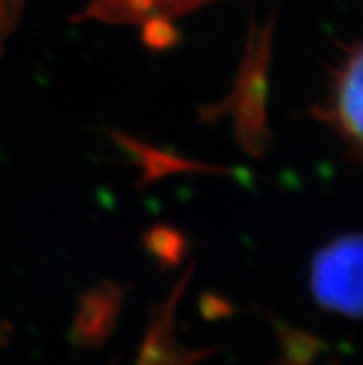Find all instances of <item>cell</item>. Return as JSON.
<instances>
[{
    "label": "cell",
    "mask_w": 363,
    "mask_h": 365,
    "mask_svg": "<svg viewBox=\"0 0 363 365\" xmlns=\"http://www.w3.org/2000/svg\"><path fill=\"white\" fill-rule=\"evenodd\" d=\"M276 15L257 23L250 17L245 37L243 56L235 73L230 91L221 101L198 108L200 123H221L230 119L234 138L247 156L262 160L272 145V134L267 115L269 71L272 58Z\"/></svg>",
    "instance_id": "obj_1"
},
{
    "label": "cell",
    "mask_w": 363,
    "mask_h": 365,
    "mask_svg": "<svg viewBox=\"0 0 363 365\" xmlns=\"http://www.w3.org/2000/svg\"><path fill=\"white\" fill-rule=\"evenodd\" d=\"M363 240L349 232L313 255L310 264V289L321 308L349 319L362 314Z\"/></svg>",
    "instance_id": "obj_2"
},
{
    "label": "cell",
    "mask_w": 363,
    "mask_h": 365,
    "mask_svg": "<svg viewBox=\"0 0 363 365\" xmlns=\"http://www.w3.org/2000/svg\"><path fill=\"white\" fill-rule=\"evenodd\" d=\"M362 93H363V46L362 41L343 46V54L330 71V89L321 104L312 106L310 113L317 123L343 141L349 156L362 160Z\"/></svg>",
    "instance_id": "obj_3"
},
{
    "label": "cell",
    "mask_w": 363,
    "mask_h": 365,
    "mask_svg": "<svg viewBox=\"0 0 363 365\" xmlns=\"http://www.w3.org/2000/svg\"><path fill=\"white\" fill-rule=\"evenodd\" d=\"M195 265L191 264L184 277L170 289L167 299L152 310L148 330L141 343L136 365H197L217 352L215 347L189 349L176 338V308L188 289Z\"/></svg>",
    "instance_id": "obj_4"
},
{
    "label": "cell",
    "mask_w": 363,
    "mask_h": 365,
    "mask_svg": "<svg viewBox=\"0 0 363 365\" xmlns=\"http://www.w3.org/2000/svg\"><path fill=\"white\" fill-rule=\"evenodd\" d=\"M126 287L113 280L93 284L78 299V310L71 324L74 347L97 349L108 341L123 312Z\"/></svg>",
    "instance_id": "obj_5"
},
{
    "label": "cell",
    "mask_w": 363,
    "mask_h": 365,
    "mask_svg": "<svg viewBox=\"0 0 363 365\" xmlns=\"http://www.w3.org/2000/svg\"><path fill=\"white\" fill-rule=\"evenodd\" d=\"M110 135L124 153L132 158V163L139 169V187H147L154 182H160L161 178L173 175L232 176V169L225 165H213V163L197 162V160L175 153H165L161 148L152 147L141 139L124 134V132H117V130H111Z\"/></svg>",
    "instance_id": "obj_6"
},
{
    "label": "cell",
    "mask_w": 363,
    "mask_h": 365,
    "mask_svg": "<svg viewBox=\"0 0 363 365\" xmlns=\"http://www.w3.org/2000/svg\"><path fill=\"white\" fill-rule=\"evenodd\" d=\"M215 0H95L76 15V21L104 24H147L154 21L173 23Z\"/></svg>",
    "instance_id": "obj_7"
},
{
    "label": "cell",
    "mask_w": 363,
    "mask_h": 365,
    "mask_svg": "<svg viewBox=\"0 0 363 365\" xmlns=\"http://www.w3.org/2000/svg\"><path fill=\"white\" fill-rule=\"evenodd\" d=\"M272 327L280 345V358L276 365H312L324 349L322 339L306 330L295 329L278 319L272 321Z\"/></svg>",
    "instance_id": "obj_8"
},
{
    "label": "cell",
    "mask_w": 363,
    "mask_h": 365,
    "mask_svg": "<svg viewBox=\"0 0 363 365\" xmlns=\"http://www.w3.org/2000/svg\"><path fill=\"white\" fill-rule=\"evenodd\" d=\"M145 249L160 262L163 267H176L184 259L188 243L176 228L156 225L145 234Z\"/></svg>",
    "instance_id": "obj_9"
},
{
    "label": "cell",
    "mask_w": 363,
    "mask_h": 365,
    "mask_svg": "<svg viewBox=\"0 0 363 365\" xmlns=\"http://www.w3.org/2000/svg\"><path fill=\"white\" fill-rule=\"evenodd\" d=\"M24 0H0V56L23 15Z\"/></svg>",
    "instance_id": "obj_10"
},
{
    "label": "cell",
    "mask_w": 363,
    "mask_h": 365,
    "mask_svg": "<svg viewBox=\"0 0 363 365\" xmlns=\"http://www.w3.org/2000/svg\"><path fill=\"white\" fill-rule=\"evenodd\" d=\"M9 332H11V329H9V324H0V345H4V343H8V338H9Z\"/></svg>",
    "instance_id": "obj_11"
},
{
    "label": "cell",
    "mask_w": 363,
    "mask_h": 365,
    "mask_svg": "<svg viewBox=\"0 0 363 365\" xmlns=\"http://www.w3.org/2000/svg\"><path fill=\"white\" fill-rule=\"evenodd\" d=\"M330 365H339V364H337V361H332V364Z\"/></svg>",
    "instance_id": "obj_12"
}]
</instances>
